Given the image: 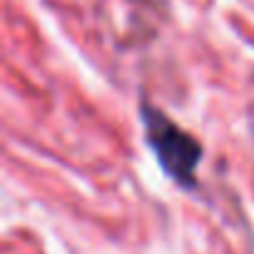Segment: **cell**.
<instances>
[{"mask_svg": "<svg viewBox=\"0 0 254 254\" xmlns=\"http://www.w3.org/2000/svg\"><path fill=\"white\" fill-rule=\"evenodd\" d=\"M142 122L147 145L152 147L162 170L180 185H192L194 170L202 157L199 142L192 135H187L180 125H175L167 115L150 105H142Z\"/></svg>", "mask_w": 254, "mask_h": 254, "instance_id": "1", "label": "cell"}]
</instances>
